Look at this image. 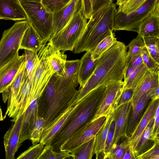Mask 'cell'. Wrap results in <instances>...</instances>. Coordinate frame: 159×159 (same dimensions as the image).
Masks as SVG:
<instances>
[{
	"instance_id": "obj_1",
	"label": "cell",
	"mask_w": 159,
	"mask_h": 159,
	"mask_svg": "<svg viewBox=\"0 0 159 159\" xmlns=\"http://www.w3.org/2000/svg\"><path fill=\"white\" fill-rule=\"evenodd\" d=\"M127 48L117 41L98 58L93 72L84 85L79 89L76 103L95 88L110 82L123 81L126 69Z\"/></svg>"
},
{
	"instance_id": "obj_2",
	"label": "cell",
	"mask_w": 159,
	"mask_h": 159,
	"mask_svg": "<svg viewBox=\"0 0 159 159\" xmlns=\"http://www.w3.org/2000/svg\"><path fill=\"white\" fill-rule=\"evenodd\" d=\"M106 85L94 89L77 103L61 129L53 138L50 145L54 151L60 152L61 146L78 128L91 120L96 110Z\"/></svg>"
},
{
	"instance_id": "obj_3",
	"label": "cell",
	"mask_w": 159,
	"mask_h": 159,
	"mask_svg": "<svg viewBox=\"0 0 159 159\" xmlns=\"http://www.w3.org/2000/svg\"><path fill=\"white\" fill-rule=\"evenodd\" d=\"M116 4L113 2L93 14L73 51L75 53L91 51L102 39L112 33Z\"/></svg>"
},
{
	"instance_id": "obj_4",
	"label": "cell",
	"mask_w": 159,
	"mask_h": 159,
	"mask_svg": "<svg viewBox=\"0 0 159 159\" xmlns=\"http://www.w3.org/2000/svg\"><path fill=\"white\" fill-rule=\"evenodd\" d=\"M78 84V74L67 77L62 76L44 117L43 130L48 128L68 108L76 104L79 93L76 88Z\"/></svg>"
},
{
	"instance_id": "obj_5",
	"label": "cell",
	"mask_w": 159,
	"mask_h": 159,
	"mask_svg": "<svg viewBox=\"0 0 159 159\" xmlns=\"http://www.w3.org/2000/svg\"><path fill=\"white\" fill-rule=\"evenodd\" d=\"M87 20L81 0L74 13L67 24L53 34L50 41L55 50L73 51L86 27Z\"/></svg>"
},
{
	"instance_id": "obj_6",
	"label": "cell",
	"mask_w": 159,
	"mask_h": 159,
	"mask_svg": "<svg viewBox=\"0 0 159 159\" xmlns=\"http://www.w3.org/2000/svg\"><path fill=\"white\" fill-rule=\"evenodd\" d=\"M19 1L26 13L27 20L42 39L43 44H46L53 34V13L40 2Z\"/></svg>"
},
{
	"instance_id": "obj_7",
	"label": "cell",
	"mask_w": 159,
	"mask_h": 159,
	"mask_svg": "<svg viewBox=\"0 0 159 159\" xmlns=\"http://www.w3.org/2000/svg\"><path fill=\"white\" fill-rule=\"evenodd\" d=\"M29 25L27 20L17 21L3 32L0 40V69L19 57L21 40Z\"/></svg>"
},
{
	"instance_id": "obj_8",
	"label": "cell",
	"mask_w": 159,
	"mask_h": 159,
	"mask_svg": "<svg viewBox=\"0 0 159 159\" xmlns=\"http://www.w3.org/2000/svg\"><path fill=\"white\" fill-rule=\"evenodd\" d=\"M159 0H147L137 9L125 14L116 10L113 30H124L138 32L142 21L155 9Z\"/></svg>"
},
{
	"instance_id": "obj_9",
	"label": "cell",
	"mask_w": 159,
	"mask_h": 159,
	"mask_svg": "<svg viewBox=\"0 0 159 159\" xmlns=\"http://www.w3.org/2000/svg\"><path fill=\"white\" fill-rule=\"evenodd\" d=\"M107 117L102 116L87 121L76 130L63 143L60 151L70 153L78 147L96 137L105 123Z\"/></svg>"
},
{
	"instance_id": "obj_10",
	"label": "cell",
	"mask_w": 159,
	"mask_h": 159,
	"mask_svg": "<svg viewBox=\"0 0 159 159\" xmlns=\"http://www.w3.org/2000/svg\"><path fill=\"white\" fill-rule=\"evenodd\" d=\"M123 83V81H116L106 85L104 93L91 120L102 116L107 117L112 111L116 108Z\"/></svg>"
},
{
	"instance_id": "obj_11",
	"label": "cell",
	"mask_w": 159,
	"mask_h": 159,
	"mask_svg": "<svg viewBox=\"0 0 159 159\" xmlns=\"http://www.w3.org/2000/svg\"><path fill=\"white\" fill-rule=\"evenodd\" d=\"M132 107L131 100L116 108L115 131L110 154L116 148L119 140L122 137H126V129Z\"/></svg>"
},
{
	"instance_id": "obj_12",
	"label": "cell",
	"mask_w": 159,
	"mask_h": 159,
	"mask_svg": "<svg viewBox=\"0 0 159 159\" xmlns=\"http://www.w3.org/2000/svg\"><path fill=\"white\" fill-rule=\"evenodd\" d=\"M159 105V98L151 100L130 136L127 138L129 146L134 156L137 144L149 122L154 117L156 111Z\"/></svg>"
},
{
	"instance_id": "obj_13",
	"label": "cell",
	"mask_w": 159,
	"mask_h": 159,
	"mask_svg": "<svg viewBox=\"0 0 159 159\" xmlns=\"http://www.w3.org/2000/svg\"><path fill=\"white\" fill-rule=\"evenodd\" d=\"M159 86H158L146 93L132 107L126 129V138H128L130 136L149 100L159 98Z\"/></svg>"
},
{
	"instance_id": "obj_14",
	"label": "cell",
	"mask_w": 159,
	"mask_h": 159,
	"mask_svg": "<svg viewBox=\"0 0 159 159\" xmlns=\"http://www.w3.org/2000/svg\"><path fill=\"white\" fill-rule=\"evenodd\" d=\"M24 116V113L14 122L4 136L6 159H15V153L20 146L19 138Z\"/></svg>"
},
{
	"instance_id": "obj_15",
	"label": "cell",
	"mask_w": 159,
	"mask_h": 159,
	"mask_svg": "<svg viewBox=\"0 0 159 159\" xmlns=\"http://www.w3.org/2000/svg\"><path fill=\"white\" fill-rule=\"evenodd\" d=\"M25 62L24 53L0 69V93H2L10 86Z\"/></svg>"
},
{
	"instance_id": "obj_16",
	"label": "cell",
	"mask_w": 159,
	"mask_h": 159,
	"mask_svg": "<svg viewBox=\"0 0 159 159\" xmlns=\"http://www.w3.org/2000/svg\"><path fill=\"white\" fill-rule=\"evenodd\" d=\"M0 20L19 21L27 17L18 0H0Z\"/></svg>"
},
{
	"instance_id": "obj_17",
	"label": "cell",
	"mask_w": 159,
	"mask_h": 159,
	"mask_svg": "<svg viewBox=\"0 0 159 159\" xmlns=\"http://www.w3.org/2000/svg\"><path fill=\"white\" fill-rule=\"evenodd\" d=\"M62 76L54 73L52 76L40 96L38 104L39 116L44 117L49 105L55 95Z\"/></svg>"
},
{
	"instance_id": "obj_18",
	"label": "cell",
	"mask_w": 159,
	"mask_h": 159,
	"mask_svg": "<svg viewBox=\"0 0 159 159\" xmlns=\"http://www.w3.org/2000/svg\"><path fill=\"white\" fill-rule=\"evenodd\" d=\"M25 70V63L21 68L10 86L2 93L3 101L7 105L6 113L3 116L4 119L8 116L13 108L16 99L19 93Z\"/></svg>"
},
{
	"instance_id": "obj_19",
	"label": "cell",
	"mask_w": 159,
	"mask_h": 159,
	"mask_svg": "<svg viewBox=\"0 0 159 159\" xmlns=\"http://www.w3.org/2000/svg\"><path fill=\"white\" fill-rule=\"evenodd\" d=\"M81 1L71 0L64 7L53 13V34L60 31L67 24Z\"/></svg>"
},
{
	"instance_id": "obj_20",
	"label": "cell",
	"mask_w": 159,
	"mask_h": 159,
	"mask_svg": "<svg viewBox=\"0 0 159 159\" xmlns=\"http://www.w3.org/2000/svg\"><path fill=\"white\" fill-rule=\"evenodd\" d=\"M138 33V36L141 38L159 37V3L154 11L142 21Z\"/></svg>"
},
{
	"instance_id": "obj_21",
	"label": "cell",
	"mask_w": 159,
	"mask_h": 159,
	"mask_svg": "<svg viewBox=\"0 0 159 159\" xmlns=\"http://www.w3.org/2000/svg\"><path fill=\"white\" fill-rule=\"evenodd\" d=\"M38 117V102L35 101L30 104L24 113L19 138L21 144L29 139L32 130Z\"/></svg>"
},
{
	"instance_id": "obj_22",
	"label": "cell",
	"mask_w": 159,
	"mask_h": 159,
	"mask_svg": "<svg viewBox=\"0 0 159 159\" xmlns=\"http://www.w3.org/2000/svg\"><path fill=\"white\" fill-rule=\"evenodd\" d=\"M76 104L68 108L48 128L43 130L40 143L45 146L50 145L53 138L64 125Z\"/></svg>"
},
{
	"instance_id": "obj_23",
	"label": "cell",
	"mask_w": 159,
	"mask_h": 159,
	"mask_svg": "<svg viewBox=\"0 0 159 159\" xmlns=\"http://www.w3.org/2000/svg\"><path fill=\"white\" fill-rule=\"evenodd\" d=\"M80 60V64L78 73V80L79 89L82 87L94 70L98 61V59L93 60L91 52L87 51Z\"/></svg>"
},
{
	"instance_id": "obj_24",
	"label": "cell",
	"mask_w": 159,
	"mask_h": 159,
	"mask_svg": "<svg viewBox=\"0 0 159 159\" xmlns=\"http://www.w3.org/2000/svg\"><path fill=\"white\" fill-rule=\"evenodd\" d=\"M116 108L107 116L105 123L96 136L93 154L95 155L96 159L100 158L101 156L103 158L106 139L111 124L114 118Z\"/></svg>"
},
{
	"instance_id": "obj_25",
	"label": "cell",
	"mask_w": 159,
	"mask_h": 159,
	"mask_svg": "<svg viewBox=\"0 0 159 159\" xmlns=\"http://www.w3.org/2000/svg\"><path fill=\"white\" fill-rule=\"evenodd\" d=\"M43 45L42 39L30 24L23 36L20 49L30 50L37 53Z\"/></svg>"
},
{
	"instance_id": "obj_26",
	"label": "cell",
	"mask_w": 159,
	"mask_h": 159,
	"mask_svg": "<svg viewBox=\"0 0 159 159\" xmlns=\"http://www.w3.org/2000/svg\"><path fill=\"white\" fill-rule=\"evenodd\" d=\"M159 86V73H151L134 91L132 107L140 98L151 89Z\"/></svg>"
},
{
	"instance_id": "obj_27",
	"label": "cell",
	"mask_w": 159,
	"mask_h": 159,
	"mask_svg": "<svg viewBox=\"0 0 159 159\" xmlns=\"http://www.w3.org/2000/svg\"><path fill=\"white\" fill-rule=\"evenodd\" d=\"M151 73L143 63L136 69L126 81L123 83L121 90L127 89L134 90Z\"/></svg>"
},
{
	"instance_id": "obj_28",
	"label": "cell",
	"mask_w": 159,
	"mask_h": 159,
	"mask_svg": "<svg viewBox=\"0 0 159 159\" xmlns=\"http://www.w3.org/2000/svg\"><path fill=\"white\" fill-rule=\"evenodd\" d=\"M154 123V118L150 120L140 138L134 151V156L136 158L138 155L142 154L149 148L151 142H153L152 135L153 134Z\"/></svg>"
},
{
	"instance_id": "obj_29",
	"label": "cell",
	"mask_w": 159,
	"mask_h": 159,
	"mask_svg": "<svg viewBox=\"0 0 159 159\" xmlns=\"http://www.w3.org/2000/svg\"><path fill=\"white\" fill-rule=\"evenodd\" d=\"M64 52L58 50L53 51L49 56L48 61L56 73L61 76L65 74V66L66 59V55Z\"/></svg>"
},
{
	"instance_id": "obj_30",
	"label": "cell",
	"mask_w": 159,
	"mask_h": 159,
	"mask_svg": "<svg viewBox=\"0 0 159 159\" xmlns=\"http://www.w3.org/2000/svg\"><path fill=\"white\" fill-rule=\"evenodd\" d=\"M126 47L128 50L127 52L125 70L130 63L136 57L141 55L145 46L142 39L137 35Z\"/></svg>"
},
{
	"instance_id": "obj_31",
	"label": "cell",
	"mask_w": 159,
	"mask_h": 159,
	"mask_svg": "<svg viewBox=\"0 0 159 159\" xmlns=\"http://www.w3.org/2000/svg\"><path fill=\"white\" fill-rule=\"evenodd\" d=\"M96 137L82 144L70 153L74 159H91L93 155Z\"/></svg>"
},
{
	"instance_id": "obj_32",
	"label": "cell",
	"mask_w": 159,
	"mask_h": 159,
	"mask_svg": "<svg viewBox=\"0 0 159 159\" xmlns=\"http://www.w3.org/2000/svg\"><path fill=\"white\" fill-rule=\"evenodd\" d=\"M117 41L115 34L113 32L110 35L102 39L91 51L92 59L94 60L98 59Z\"/></svg>"
},
{
	"instance_id": "obj_33",
	"label": "cell",
	"mask_w": 159,
	"mask_h": 159,
	"mask_svg": "<svg viewBox=\"0 0 159 159\" xmlns=\"http://www.w3.org/2000/svg\"><path fill=\"white\" fill-rule=\"evenodd\" d=\"M86 17L89 19L94 13L111 3L113 0H82Z\"/></svg>"
},
{
	"instance_id": "obj_34",
	"label": "cell",
	"mask_w": 159,
	"mask_h": 159,
	"mask_svg": "<svg viewBox=\"0 0 159 159\" xmlns=\"http://www.w3.org/2000/svg\"><path fill=\"white\" fill-rule=\"evenodd\" d=\"M142 39L149 53L159 64V37H146Z\"/></svg>"
},
{
	"instance_id": "obj_35",
	"label": "cell",
	"mask_w": 159,
	"mask_h": 159,
	"mask_svg": "<svg viewBox=\"0 0 159 159\" xmlns=\"http://www.w3.org/2000/svg\"><path fill=\"white\" fill-rule=\"evenodd\" d=\"M24 50L25 69L29 79L31 81L34 73L38 64L39 58L37 53L27 49Z\"/></svg>"
},
{
	"instance_id": "obj_36",
	"label": "cell",
	"mask_w": 159,
	"mask_h": 159,
	"mask_svg": "<svg viewBox=\"0 0 159 159\" xmlns=\"http://www.w3.org/2000/svg\"><path fill=\"white\" fill-rule=\"evenodd\" d=\"M45 120L43 117L39 116L31 131L29 139L32 145L40 142L43 130Z\"/></svg>"
},
{
	"instance_id": "obj_37",
	"label": "cell",
	"mask_w": 159,
	"mask_h": 159,
	"mask_svg": "<svg viewBox=\"0 0 159 159\" xmlns=\"http://www.w3.org/2000/svg\"><path fill=\"white\" fill-rule=\"evenodd\" d=\"M45 145L40 143L30 147L20 154L16 159H38Z\"/></svg>"
},
{
	"instance_id": "obj_38",
	"label": "cell",
	"mask_w": 159,
	"mask_h": 159,
	"mask_svg": "<svg viewBox=\"0 0 159 159\" xmlns=\"http://www.w3.org/2000/svg\"><path fill=\"white\" fill-rule=\"evenodd\" d=\"M141 56L143 63L151 73H159V64L150 56L145 47L142 51Z\"/></svg>"
},
{
	"instance_id": "obj_39",
	"label": "cell",
	"mask_w": 159,
	"mask_h": 159,
	"mask_svg": "<svg viewBox=\"0 0 159 159\" xmlns=\"http://www.w3.org/2000/svg\"><path fill=\"white\" fill-rule=\"evenodd\" d=\"M147 0H128L125 4L119 6L117 11L129 14L141 6Z\"/></svg>"
},
{
	"instance_id": "obj_40",
	"label": "cell",
	"mask_w": 159,
	"mask_h": 159,
	"mask_svg": "<svg viewBox=\"0 0 159 159\" xmlns=\"http://www.w3.org/2000/svg\"><path fill=\"white\" fill-rule=\"evenodd\" d=\"M71 0H41V3L48 11L53 13L67 4Z\"/></svg>"
},
{
	"instance_id": "obj_41",
	"label": "cell",
	"mask_w": 159,
	"mask_h": 159,
	"mask_svg": "<svg viewBox=\"0 0 159 159\" xmlns=\"http://www.w3.org/2000/svg\"><path fill=\"white\" fill-rule=\"evenodd\" d=\"M153 145L148 149L137 156L138 159H159V140L154 141Z\"/></svg>"
},
{
	"instance_id": "obj_42",
	"label": "cell",
	"mask_w": 159,
	"mask_h": 159,
	"mask_svg": "<svg viewBox=\"0 0 159 159\" xmlns=\"http://www.w3.org/2000/svg\"><path fill=\"white\" fill-rule=\"evenodd\" d=\"M129 146L127 140H125L119 144L110 153L107 159H123L126 151Z\"/></svg>"
},
{
	"instance_id": "obj_43",
	"label": "cell",
	"mask_w": 159,
	"mask_h": 159,
	"mask_svg": "<svg viewBox=\"0 0 159 159\" xmlns=\"http://www.w3.org/2000/svg\"><path fill=\"white\" fill-rule=\"evenodd\" d=\"M80 60H66L65 66V74L63 76L69 77L78 74Z\"/></svg>"
},
{
	"instance_id": "obj_44",
	"label": "cell",
	"mask_w": 159,
	"mask_h": 159,
	"mask_svg": "<svg viewBox=\"0 0 159 159\" xmlns=\"http://www.w3.org/2000/svg\"><path fill=\"white\" fill-rule=\"evenodd\" d=\"M115 124L114 117V118L112 120L111 124L106 139L104 152L103 157V159H107L110 154V147L114 133Z\"/></svg>"
},
{
	"instance_id": "obj_45",
	"label": "cell",
	"mask_w": 159,
	"mask_h": 159,
	"mask_svg": "<svg viewBox=\"0 0 159 159\" xmlns=\"http://www.w3.org/2000/svg\"><path fill=\"white\" fill-rule=\"evenodd\" d=\"M143 63L141 55L136 57L130 63L125 71L123 83L126 81L129 76L136 69Z\"/></svg>"
},
{
	"instance_id": "obj_46",
	"label": "cell",
	"mask_w": 159,
	"mask_h": 159,
	"mask_svg": "<svg viewBox=\"0 0 159 159\" xmlns=\"http://www.w3.org/2000/svg\"><path fill=\"white\" fill-rule=\"evenodd\" d=\"M134 90L127 89L121 90L116 107L132 99Z\"/></svg>"
},
{
	"instance_id": "obj_47",
	"label": "cell",
	"mask_w": 159,
	"mask_h": 159,
	"mask_svg": "<svg viewBox=\"0 0 159 159\" xmlns=\"http://www.w3.org/2000/svg\"><path fill=\"white\" fill-rule=\"evenodd\" d=\"M55 151L51 145H45L38 159H55Z\"/></svg>"
},
{
	"instance_id": "obj_48",
	"label": "cell",
	"mask_w": 159,
	"mask_h": 159,
	"mask_svg": "<svg viewBox=\"0 0 159 159\" xmlns=\"http://www.w3.org/2000/svg\"><path fill=\"white\" fill-rule=\"evenodd\" d=\"M159 105L158 106L156 111L154 118V123L152 135H159Z\"/></svg>"
},
{
	"instance_id": "obj_49",
	"label": "cell",
	"mask_w": 159,
	"mask_h": 159,
	"mask_svg": "<svg viewBox=\"0 0 159 159\" xmlns=\"http://www.w3.org/2000/svg\"><path fill=\"white\" fill-rule=\"evenodd\" d=\"M136 159L131 148L128 147L126 153L123 158V159Z\"/></svg>"
},
{
	"instance_id": "obj_50",
	"label": "cell",
	"mask_w": 159,
	"mask_h": 159,
	"mask_svg": "<svg viewBox=\"0 0 159 159\" xmlns=\"http://www.w3.org/2000/svg\"><path fill=\"white\" fill-rule=\"evenodd\" d=\"M128 0H120L117 5L118 6L121 5L128 1Z\"/></svg>"
},
{
	"instance_id": "obj_51",
	"label": "cell",
	"mask_w": 159,
	"mask_h": 159,
	"mask_svg": "<svg viewBox=\"0 0 159 159\" xmlns=\"http://www.w3.org/2000/svg\"><path fill=\"white\" fill-rule=\"evenodd\" d=\"M4 119L3 117L2 116V109L0 105V121H2Z\"/></svg>"
},
{
	"instance_id": "obj_52",
	"label": "cell",
	"mask_w": 159,
	"mask_h": 159,
	"mask_svg": "<svg viewBox=\"0 0 159 159\" xmlns=\"http://www.w3.org/2000/svg\"><path fill=\"white\" fill-rule=\"evenodd\" d=\"M18 1H31L41 2V0H18Z\"/></svg>"
},
{
	"instance_id": "obj_53",
	"label": "cell",
	"mask_w": 159,
	"mask_h": 159,
	"mask_svg": "<svg viewBox=\"0 0 159 159\" xmlns=\"http://www.w3.org/2000/svg\"><path fill=\"white\" fill-rule=\"evenodd\" d=\"M120 0H116V4L117 5Z\"/></svg>"
}]
</instances>
